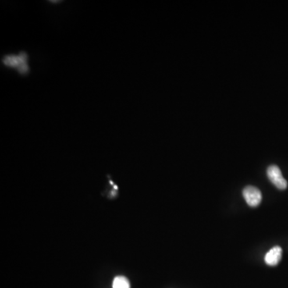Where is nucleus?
I'll return each mask as SVG.
<instances>
[{"label":"nucleus","instance_id":"f257e3e1","mask_svg":"<svg viewBox=\"0 0 288 288\" xmlns=\"http://www.w3.org/2000/svg\"><path fill=\"white\" fill-rule=\"evenodd\" d=\"M3 63L8 68L17 70L20 75L25 76L28 74V55L24 51H21L18 55H8L3 58Z\"/></svg>","mask_w":288,"mask_h":288},{"label":"nucleus","instance_id":"f03ea898","mask_svg":"<svg viewBox=\"0 0 288 288\" xmlns=\"http://www.w3.org/2000/svg\"><path fill=\"white\" fill-rule=\"evenodd\" d=\"M268 178L271 183H273L279 190H284L287 186V182L282 176L281 170L276 165H271L267 171Z\"/></svg>","mask_w":288,"mask_h":288},{"label":"nucleus","instance_id":"7ed1b4c3","mask_svg":"<svg viewBox=\"0 0 288 288\" xmlns=\"http://www.w3.org/2000/svg\"><path fill=\"white\" fill-rule=\"evenodd\" d=\"M243 197L250 207H257L262 201V194L257 187L248 186L243 191Z\"/></svg>","mask_w":288,"mask_h":288},{"label":"nucleus","instance_id":"20e7f679","mask_svg":"<svg viewBox=\"0 0 288 288\" xmlns=\"http://www.w3.org/2000/svg\"><path fill=\"white\" fill-rule=\"evenodd\" d=\"M282 250L280 247H274L265 255V263L269 266H276L282 259Z\"/></svg>","mask_w":288,"mask_h":288},{"label":"nucleus","instance_id":"39448f33","mask_svg":"<svg viewBox=\"0 0 288 288\" xmlns=\"http://www.w3.org/2000/svg\"><path fill=\"white\" fill-rule=\"evenodd\" d=\"M112 288H131L130 282L126 277L122 275L116 276L114 279Z\"/></svg>","mask_w":288,"mask_h":288}]
</instances>
